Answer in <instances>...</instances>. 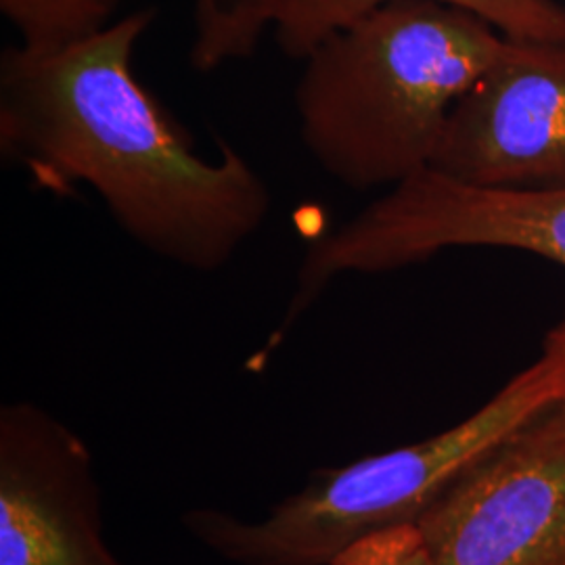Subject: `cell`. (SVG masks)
<instances>
[{
  "label": "cell",
  "mask_w": 565,
  "mask_h": 565,
  "mask_svg": "<svg viewBox=\"0 0 565 565\" xmlns=\"http://www.w3.org/2000/svg\"><path fill=\"white\" fill-rule=\"evenodd\" d=\"M156 9L135 11L57 55L0 57V151L53 195L90 186L126 235L163 260L210 273L254 237L270 191L237 149L205 160L142 86L135 46Z\"/></svg>",
  "instance_id": "1"
},
{
  "label": "cell",
  "mask_w": 565,
  "mask_h": 565,
  "mask_svg": "<svg viewBox=\"0 0 565 565\" xmlns=\"http://www.w3.org/2000/svg\"><path fill=\"white\" fill-rule=\"evenodd\" d=\"M507 36L438 0H394L324 39L296 86L303 147L356 191L429 170L455 107Z\"/></svg>",
  "instance_id": "2"
},
{
  "label": "cell",
  "mask_w": 565,
  "mask_h": 565,
  "mask_svg": "<svg viewBox=\"0 0 565 565\" xmlns=\"http://www.w3.org/2000/svg\"><path fill=\"white\" fill-rule=\"evenodd\" d=\"M559 366L548 356L509 380L461 424L343 467H321L260 522L193 509L184 530L233 565H329L343 548L392 525L415 524L465 467L555 403Z\"/></svg>",
  "instance_id": "3"
},
{
  "label": "cell",
  "mask_w": 565,
  "mask_h": 565,
  "mask_svg": "<svg viewBox=\"0 0 565 565\" xmlns=\"http://www.w3.org/2000/svg\"><path fill=\"white\" fill-rule=\"evenodd\" d=\"M455 247H494L565 266V189H482L424 170L310 243L282 323L264 345L273 354L303 312L340 275L390 273Z\"/></svg>",
  "instance_id": "4"
},
{
  "label": "cell",
  "mask_w": 565,
  "mask_h": 565,
  "mask_svg": "<svg viewBox=\"0 0 565 565\" xmlns=\"http://www.w3.org/2000/svg\"><path fill=\"white\" fill-rule=\"evenodd\" d=\"M429 565H565V408L546 404L415 522Z\"/></svg>",
  "instance_id": "5"
},
{
  "label": "cell",
  "mask_w": 565,
  "mask_h": 565,
  "mask_svg": "<svg viewBox=\"0 0 565 565\" xmlns=\"http://www.w3.org/2000/svg\"><path fill=\"white\" fill-rule=\"evenodd\" d=\"M429 170L482 189H565V42L507 39L455 107Z\"/></svg>",
  "instance_id": "6"
},
{
  "label": "cell",
  "mask_w": 565,
  "mask_h": 565,
  "mask_svg": "<svg viewBox=\"0 0 565 565\" xmlns=\"http://www.w3.org/2000/svg\"><path fill=\"white\" fill-rule=\"evenodd\" d=\"M0 565H124L103 539L88 446L23 401L0 408Z\"/></svg>",
  "instance_id": "7"
},
{
  "label": "cell",
  "mask_w": 565,
  "mask_h": 565,
  "mask_svg": "<svg viewBox=\"0 0 565 565\" xmlns=\"http://www.w3.org/2000/svg\"><path fill=\"white\" fill-rule=\"evenodd\" d=\"M394 0H270V25L282 53L303 61L324 39ZM490 21L507 39L565 42L559 0H438Z\"/></svg>",
  "instance_id": "8"
},
{
  "label": "cell",
  "mask_w": 565,
  "mask_h": 565,
  "mask_svg": "<svg viewBox=\"0 0 565 565\" xmlns=\"http://www.w3.org/2000/svg\"><path fill=\"white\" fill-rule=\"evenodd\" d=\"M121 0H0L30 55H57L95 39L111 25Z\"/></svg>",
  "instance_id": "9"
},
{
  "label": "cell",
  "mask_w": 565,
  "mask_h": 565,
  "mask_svg": "<svg viewBox=\"0 0 565 565\" xmlns=\"http://www.w3.org/2000/svg\"><path fill=\"white\" fill-rule=\"evenodd\" d=\"M329 565H429V559L417 524H403L364 536Z\"/></svg>",
  "instance_id": "10"
},
{
  "label": "cell",
  "mask_w": 565,
  "mask_h": 565,
  "mask_svg": "<svg viewBox=\"0 0 565 565\" xmlns=\"http://www.w3.org/2000/svg\"><path fill=\"white\" fill-rule=\"evenodd\" d=\"M543 352L548 354V356L557 363V366H559L562 390H559V398H557V403L562 404L565 408V319L562 323L557 324L555 329H551V331L546 333Z\"/></svg>",
  "instance_id": "11"
},
{
  "label": "cell",
  "mask_w": 565,
  "mask_h": 565,
  "mask_svg": "<svg viewBox=\"0 0 565 565\" xmlns=\"http://www.w3.org/2000/svg\"><path fill=\"white\" fill-rule=\"evenodd\" d=\"M243 2H245V0H200L198 7H200L202 11H207V13H218V11L235 9V7H239Z\"/></svg>",
  "instance_id": "12"
},
{
  "label": "cell",
  "mask_w": 565,
  "mask_h": 565,
  "mask_svg": "<svg viewBox=\"0 0 565 565\" xmlns=\"http://www.w3.org/2000/svg\"><path fill=\"white\" fill-rule=\"evenodd\" d=\"M564 7H565V0H564Z\"/></svg>",
  "instance_id": "13"
}]
</instances>
